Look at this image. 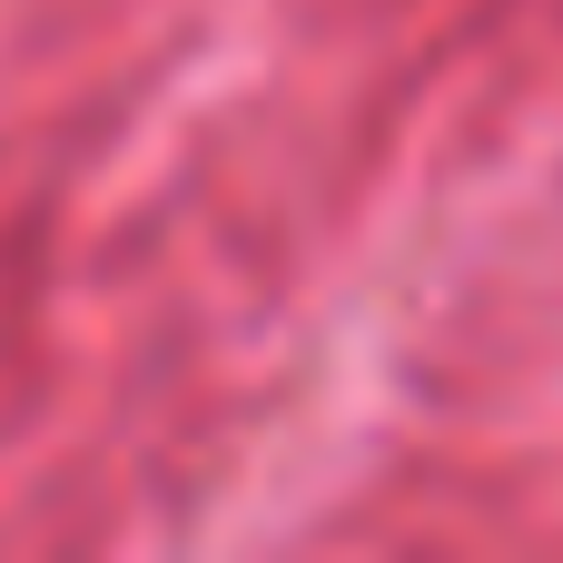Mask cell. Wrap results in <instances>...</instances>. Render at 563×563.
<instances>
[]
</instances>
